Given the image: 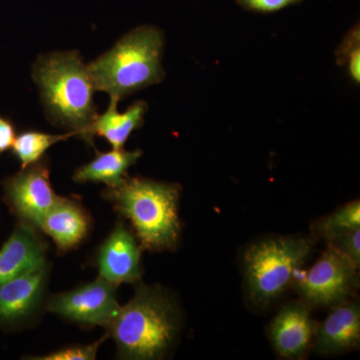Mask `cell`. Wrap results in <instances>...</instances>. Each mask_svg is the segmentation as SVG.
<instances>
[{"label":"cell","instance_id":"obj_13","mask_svg":"<svg viewBox=\"0 0 360 360\" xmlns=\"http://www.w3.org/2000/svg\"><path fill=\"white\" fill-rule=\"evenodd\" d=\"M37 227L51 236L58 250L68 251L79 245L89 233V217L77 201L60 196Z\"/></svg>","mask_w":360,"mask_h":360},{"label":"cell","instance_id":"obj_8","mask_svg":"<svg viewBox=\"0 0 360 360\" xmlns=\"http://www.w3.org/2000/svg\"><path fill=\"white\" fill-rule=\"evenodd\" d=\"M49 174V162L40 160L9 177L4 184L9 205L23 222L33 226H39L60 198L52 188Z\"/></svg>","mask_w":360,"mask_h":360},{"label":"cell","instance_id":"obj_21","mask_svg":"<svg viewBox=\"0 0 360 360\" xmlns=\"http://www.w3.org/2000/svg\"><path fill=\"white\" fill-rule=\"evenodd\" d=\"M103 340L87 345H75L56 350L51 354L33 356V360H94L96 359L97 352Z\"/></svg>","mask_w":360,"mask_h":360},{"label":"cell","instance_id":"obj_23","mask_svg":"<svg viewBox=\"0 0 360 360\" xmlns=\"http://www.w3.org/2000/svg\"><path fill=\"white\" fill-rule=\"evenodd\" d=\"M15 137L13 122L0 116V155L13 148Z\"/></svg>","mask_w":360,"mask_h":360},{"label":"cell","instance_id":"obj_14","mask_svg":"<svg viewBox=\"0 0 360 360\" xmlns=\"http://www.w3.org/2000/svg\"><path fill=\"white\" fill-rule=\"evenodd\" d=\"M360 309L355 303L335 305L317 328L315 347L321 354H335L359 347Z\"/></svg>","mask_w":360,"mask_h":360},{"label":"cell","instance_id":"obj_2","mask_svg":"<svg viewBox=\"0 0 360 360\" xmlns=\"http://www.w3.org/2000/svg\"><path fill=\"white\" fill-rule=\"evenodd\" d=\"M108 328L122 359H160L179 335V310L167 293L139 286Z\"/></svg>","mask_w":360,"mask_h":360},{"label":"cell","instance_id":"obj_11","mask_svg":"<svg viewBox=\"0 0 360 360\" xmlns=\"http://www.w3.org/2000/svg\"><path fill=\"white\" fill-rule=\"evenodd\" d=\"M46 245L34 226L22 222L0 250V284L45 266Z\"/></svg>","mask_w":360,"mask_h":360},{"label":"cell","instance_id":"obj_16","mask_svg":"<svg viewBox=\"0 0 360 360\" xmlns=\"http://www.w3.org/2000/svg\"><path fill=\"white\" fill-rule=\"evenodd\" d=\"M142 153L115 149L108 153H98L94 160L82 165L73 174L75 182H101L108 187H116L127 177V170L136 163Z\"/></svg>","mask_w":360,"mask_h":360},{"label":"cell","instance_id":"obj_15","mask_svg":"<svg viewBox=\"0 0 360 360\" xmlns=\"http://www.w3.org/2000/svg\"><path fill=\"white\" fill-rule=\"evenodd\" d=\"M118 101L110 97L108 110L97 115L92 125V134L103 137L115 149L124 148L130 134L143 124L144 116L148 111V103L135 101L124 112H120L117 110Z\"/></svg>","mask_w":360,"mask_h":360},{"label":"cell","instance_id":"obj_12","mask_svg":"<svg viewBox=\"0 0 360 360\" xmlns=\"http://www.w3.org/2000/svg\"><path fill=\"white\" fill-rule=\"evenodd\" d=\"M46 281L42 266L0 284V323L23 321L39 307Z\"/></svg>","mask_w":360,"mask_h":360},{"label":"cell","instance_id":"obj_19","mask_svg":"<svg viewBox=\"0 0 360 360\" xmlns=\"http://www.w3.org/2000/svg\"><path fill=\"white\" fill-rule=\"evenodd\" d=\"M338 65L347 70L348 77L354 82H360V30L359 25H354L345 35L336 51Z\"/></svg>","mask_w":360,"mask_h":360},{"label":"cell","instance_id":"obj_22","mask_svg":"<svg viewBox=\"0 0 360 360\" xmlns=\"http://www.w3.org/2000/svg\"><path fill=\"white\" fill-rule=\"evenodd\" d=\"M236 1L246 11L267 13L281 11L293 4H300L303 0H236Z\"/></svg>","mask_w":360,"mask_h":360},{"label":"cell","instance_id":"obj_3","mask_svg":"<svg viewBox=\"0 0 360 360\" xmlns=\"http://www.w3.org/2000/svg\"><path fill=\"white\" fill-rule=\"evenodd\" d=\"M165 34L153 25H141L123 35L103 56L87 65L94 87L117 101L165 78Z\"/></svg>","mask_w":360,"mask_h":360},{"label":"cell","instance_id":"obj_18","mask_svg":"<svg viewBox=\"0 0 360 360\" xmlns=\"http://www.w3.org/2000/svg\"><path fill=\"white\" fill-rule=\"evenodd\" d=\"M360 229L359 200L352 201L322 220L319 231L326 239L336 234Z\"/></svg>","mask_w":360,"mask_h":360},{"label":"cell","instance_id":"obj_5","mask_svg":"<svg viewBox=\"0 0 360 360\" xmlns=\"http://www.w3.org/2000/svg\"><path fill=\"white\" fill-rule=\"evenodd\" d=\"M309 238L264 239L251 246L245 257V276L251 300L267 305L283 295L311 252Z\"/></svg>","mask_w":360,"mask_h":360},{"label":"cell","instance_id":"obj_6","mask_svg":"<svg viewBox=\"0 0 360 360\" xmlns=\"http://www.w3.org/2000/svg\"><path fill=\"white\" fill-rule=\"evenodd\" d=\"M359 267L328 246L319 262L298 281V290L307 302L319 307H335L354 292L359 283Z\"/></svg>","mask_w":360,"mask_h":360},{"label":"cell","instance_id":"obj_9","mask_svg":"<svg viewBox=\"0 0 360 360\" xmlns=\"http://www.w3.org/2000/svg\"><path fill=\"white\" fill-rule=\"evenodd\" d=\"M97 267L99 276L115 286L141 279V250L122 224L116 225L99 248Z\"/></svg>","mask_w":360,"mask_h":360},{"label":"cell","instance_id":"obj_10","mask_svg":"<svg viewBox=\"0 0 360 360\" xmlns=\"http://www.w3.org/2000/svg\"><path fill=\"white\" fill-rule=\"evenodd\" d=\"M314 333V321L304 304L286 305L272 321L269 336L277 354L288 359H302Z\"/></svg>","mask_w":360,"mask_h":360},{"label":"cell","instance_id":"obj_1","mask_svg":"<svg viewBox=\"0 0 360 360\" xmlns=\"http://www.w3.org/2000/svg\"><path fill=\"white\" fill-rule=\"evenodd\" d=\"M32 77L49 120L94 146L92 125L98 115L94 101L96 89L79 53L61 51L40 56L33 65Z\"/></svg>","mask_w":360,"mask_h":360},{"label":"cell","instance_id":"obj_4","mask_svg":"<svg viewBox=\"0 0 360 360\" xmlns=\"http://www.w3.org/2000/svg\"><path fill=\"white\" fill-rule=\"evenodd\" d=\"M108 200L130 220L142 246L149 250H172L180 233L179 186L141 177H125L105 191Z\"/></svg>","mask_w":360,"mask_h":360},{"label":"cell","instance_id":"obj_7","mask_svg":"<svg viewBox=\"0 0 360 360\" xmlns=\"http://www.w3.org/2000/svg\"><path fill=\"white\" fill-rule=\"evenodd\" d=\"M47 309L82 324L108 328L120 309L115 285L101 276L68 292L53 296Z\"/></svg>","mask_w":360,"mask_h":360},{"label":"cell","instance_id":"obj_17","mask_svg":"<svg viewBox=\"0 0 360 360\" xmlns=\"http://www.w3.org/2000/svg\"><path fill=\"white\" fill-rule=\"evenodd\" d=\"M73 132L65 134H49L37 130H27L15 137L13 150L20 161L21 168H25L42 160L45 153L59 141L73 136Z\"/></svg>","mask_w":360,"mask_h":360},{"label":"cell","instance_id":"obj_20","mask_svg":"<svg viewBox=\"0 0 360 360\" xmlns=\"http://www.w3.org/2000/svg\"><path fill=\"white\" fill-rule=\"evenodd\" d=\"M328 246L335 248L341 255L359 269L360 264V229L336 234L328 238Z\"/></svg>","mask_w":360,"mask_h":360}]
</instances>
